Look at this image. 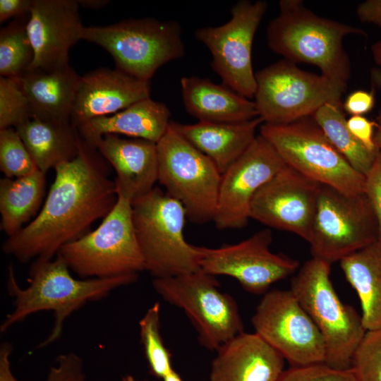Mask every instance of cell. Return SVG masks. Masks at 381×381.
<instances>
[{
	"label": "cell",
	"mask_w": 381,
	"mask_h": 381,
	"mask_svg": "<svg viewBox=\"0 0 381 381\" xmlns=\"http://www.w3.org/2000/svg\"><path fill=\"white\" fill-rule=\"evenodd\" d=\"M95 150L81 138L76 157L55 167V179L41 210L6 239L4 253L22 262L50 260L62 246L89 232L95 221L111 211L118 199L116 185Z\"/></svg>",
	"instance_id": "cell-1"
},
{
	"label": "cell",
	"mask_w": 381,
	"mask_h": 381,
	"mask_svg": "<svg viewBox=\"0 0 381 381\" xmlns=\"http://www.w3.org/2000/svg\"><path fill=\"white\" fill-rule=\"evenodd\" d=\"M61 256L50 260H34L30 267L28 286L17 282L13 265L8 267L6 287L13 298V308L0 326L5 333L29 315L40 311H52L54 322L49 334L37 348H43L60 339L65 321L86 303L107 296L116 289L135 282L138 275L112 278H74Z\"/></svg>",
	"instance_id": "cell-2"
},
{
	"label": "cell",
	"mask_w": 381,
	"mask_h": 381,
	"mask_svg": "<svg viewBox=\"0 0 381 381\" xmlns=\"http://www.w3.org/2000/svg\"><path fill=\"white\" fill-rule=\"evenodd\" d=\"M279 6V15L267 28L270 49L284 59L312 64L325 77L347 83L351 63L343 40L348 35H365L364 30L320 17L301 0H282Z\"/></svg>",
	"instance_id": "cell-3"
},
{
	"label": "cell",
	"mask_w": 381,
	"mask_h": 381,
	"mask_svg": "<svg viewBox=\"0 0 381 381\" xmlns=\"http://www.w3.org/2000/svg\"><path fill=\"white\" fill-rule=\"evenodd\" d=\"M330 270L331 264L312 258L295 272L289 290L323 337L324 363L337 370H348L367 331L361 315L339 298L330 279Z\"/></svg>",
	"instance_id": "cell-4"
},
{
	"label": "cell",
	"mask_w": 381,
	"mask_h": 381,
	"mask_svg": "<svg viewBox=\"0 0 381 381\" xmlns=\"http://www.w3.org/2000/svg\"><path fill=\"white\" fill-rule=\"evenodd\" d=\"M186 219L182 204L159 187L132 202V219L145 270L154 278L200 270V246L184 237Z\"/></svg>",
	"instance_id": "cell-5"
},
{
	"label": "cell",
	"mask_w": 381,
	"mask_h": 381,
	"mask_svg": "<svg viewBox=\"0 0 381 381\" xmlns=\"http://www.w3.org/2000/svg\"><path fill=\"white\" fill-rule=\"evenodd\" d=\"M181 34L177 21L143 18L85 27L82 40L108 52L116 68L150 81L160 67L185 55Z\"/></svg>",
	"instance_id": "cell-6"
},
{
	"label": "cell",
	"mask_w": 381,
	"mask_h": 381,
	"mask_svg": "<svg viewBox=\"0 0 381 381\" xmlns=\"http://www.w3.org/2000/svg\"><path fill=\"white\" fill-rule=\"evenodd\" d=\"M59 255L83 279L138 275L145 270L132 219V202L118 194L97 228L61 248Z\"/></svg>",
	"instance_id": "cell-7"
},
{
	"label": "cell",
	"mask_w": 381,
	"mask_h": 381,
	"mask_svg": "<svg viewBox=\"0 0 381 381\" xmlns=\"http://www.w3.org/2000/svg\"><path fill=\"white\" fill-rule=\"evenodd\" d=\"M260 135L284 163L320 184L346 194L364 193L365 176L332 145L312 116L290 123H263Z\"/></svg>",
	"instance_id": "cell-8"
},
{
	"label": "cell",
	"mask_w": 381,
	"mask_h": 381,
	"mask_svg": "<svg viewBox=\"0 0 381 381\" xmlns=\"http://www.w3.org/2000/svg\"><path fill=\"white\" fill-rule=\"evenodd\" d=\"M157 146L158 181L166 193L182 204L190 222H213L222 177L215 164L169 124Z\"/></svg>",
	"instance_id": "cell-9"
},
{
	"label": "cell",
	"mask_w": 381,
	"mask_h": 381,
	"mask_svg": "<svg viewBox=\"0 0 381 381\" xmlns=\"http://www.w3.org/2000/svg\"><path fill=\"white\" fill-rule=\"evenodd\" d=\"M152 286L169 304L186 313L198 333L200 344L210 351L243 332L234 298L219 289L215 276L201 270L189 274L154 278Z\"/></svg>",
	"instance_id": "cell-10"
},
{
	"label": "cell",
	"mask_w": 381,
	"mask_h": 381,
	"mask_svg": "<svg viewBox=\"0 0 381 381\" xmlns=\"http://www.w3.org/2000/svg\"><path fill=\"white\" fill-rule=\"evenodd\" d=\"M255 104L263 123L283 125L312 116L326 103H341L347 83L280 60L255 73Z\"/></svg>",
	"instance_id": "cell-11"
},
{
	"label": "cell",
	"mask_w": 381,
	"mask_h": 381,
	"mask_svg": "<svg viewBox=\"0 0 381 381\" xmlns=\"http://www.w3.org/2000/svg\"><path fill=\"white\" fill-rule=\"evenodd\" d=\"M377 240L376 218L364 193L350 195L320 185L307 241L313 258L332 265Z\"/></svg>",
	"instance_id": "cell-12"
},
{
	"label": "cell",
	"mask_w": 381,
	"mask_h": 381,
	"mask_svg": "<svg viewBox=\"0 0 381 381\" xmlns=\"http://www.w3.org/2000/svg\"><path fill=\"white\" fill-rule=\"evenodd\" d=\"M267 9L265 1L241 0L232 7L227 23L195 31V38L209 49L210 66L222 84L248 99L254 97L256 91L251 56L253 39Z\"/></svg>",
	"instance_id": "cell-13"
},
{
	"label": "cell",
	"mask_w": 381,
	"mask_h": 381,
	"mask_svg": "<svg viewBox=\"0 0 381 381\" xmlns=\"http://www.w3.org/2000/svg\"><path fill=\"white\" fill-rule=\"evenodd\" d=\"M251 323L255 332L291 366L325 363L323 337L290 290L272 289L263 294Z\"/></svg>",
	"instance_id": "cell-14"
},
{
	"label": "cell",
	"mask_w": 381,
	"mask_h": 381,
	"mask_svg": "<svg viewBox=\"0 0 381 381\" xmlns=\"http://www.w3.org/2000/svg\"><path fill=\"white\" fill-rule=\"evenodd\" d=\"M271 229H262L247 239L219 248L200 247V270L234 278L246 291L265 294L274 283L294 274L299 262L272 253Z\"/></svg>",
	"instance_id": "cell-15"
},
{
	"label": "cell",
	"mask_w": 381,
	"mask_h": 381,
	"mask_svg": "<svg viewBox=\"0 0 381 381\" xmlns=\"http://www.w3.org/2000/svg\"><path fill=\"white\" fill-rule=\"evenodd\" d=\"M286 164L260 134L222 174L213 222L219 230L242 229L248 222L251 201L258 190Z\"/></svg>",
	"instance_id": "cell-16"
},
{
	"label": "cell",
	"mask_w": 381,
	"mask_h": 381,
	"mask_svg": "<svg viewBox=\"0 0 381 381\" xmlns=\"http://www.w3.org/2000/svg\"><path fill=\"white\" fill-rule=\"evenodd\" d=\"M320 185L286 164L254 195L250 218L308 241Z\"/></svg>",
	"instance_id": "cell-17"
},
{
	"label": "cell",
	"mask_w": 381,
	"mask_h": 381,
	"mask_svg": "<svg viewBox=\"0 0 381 381\" xmlns=\"http://www.w3.org/2000/svg\"><path fill=\"white\" fill-rule=\"evenodd\" d=\"M77 0H33L26 28L34 51L29 70L70 66V49L82 40L85 26Z\"/></svg>",
	"instance_id": "cell-18"
},
{
	"label": "cell",
	"mask_w": 381,
	"mask_h": 381,
	"mask_svg": "<svg viewBox=\"0 0 381 381\" xmlns=\"http://www.w3.org/2000/svg\"><path fill=\"white\" fill-rule=\"evenodd\" d=\"M150 81L117 68H101L80 76L71 115L75 126L117 113L150 97Z\"/></svg>",
	"instance_id": "cell-19"
},
{
	"label": "cell",
	"mask_w": 381,
	"mask_h": 381,
	"mask_svg": "<svg viewBox=\"0 0 381 381\" xmlns=\"http://www.w3.org/2000/svg\"><path fill=\"white\" fill-rule=\"evenodd\" d=\"M95 149L114 169L117 194L132 202L150 192L158 181L157 143L144 139L107 134Z\"/></svg>",
	"instance_id": "cell-20"
},
{
	"label": "cell",
	"mask_w": 381,
	"mask_h": 381,
	"mask_svg": "<svg viewBox=\"0 0 381 381\" xmlns=\"http://www.w3.org/2000/svg\"><path fill=\"white\" fill-rule=\"evenodd\" d=\"M216 351L210 381H277L284 370L285 359L255 332H243Z\"/></svg>",
	"instance_id": "cell-21"
},
{
	"label": "cell",
	"mask_w": 381,
	"mask_h": 381,
	"mask_svg": "<svg viewBox=\"0 0 381 381\" xmlns=\"http://www.w3.org/2000/svg\"><path fill=\"white\" fill-rule=\"evenodd\" d=\"M170 116V110L164 103L149 97L117 113L92 119L76 128L85 143L94 149L107 134L123 135L157 143L167 131Z\"/></svg>",
	"instance_id": "cell-22"
},
{
	"label": "cell",
	"mask_w": 381,
	"mask_h": 381,
	"mask_svg": "<svg viewBox=\"0 0 381 381\" xmlns=\"http://www.w3.org/2000/svg\"><path fill=\"white\" fill-rule=\"evenodd\" d=\"M263 123L258 116L236 123L198 121L183 124L171 121L169 125L195 147L207 156L222 174L255 140L258 127Z\"/></svg>",
	"instance_id": "cell-23"
},
{
	"label": "cell",
	"mask_w": 381,
	"mask_h": 381,
	"mask_svg": "<svg viewBox=\"0 0 381 381\" xmlns=\"http://www.w3.org/2000/svg\"><path fill=\"white\" fill-rule=\"evenodd\" d=\"M180 84L185 109L198 121L236 123L259 116L253 101L223 84L195 75L182 77Z\"/></svg>",
	"instance_id": "cell-24"
},
{
	"label": "cell",
	"mask_w": 381,
	"mask_h": 381,
	"mask_svg": "<svg viewBox=\"0 0 381 381\" xmlns=\"http://www.w3.org/2000/svg\"><path fill=\"white\" fill-rule=\"evenodd\" d=\"M69 66L55 71L28 70L19 78L30 102L33 117L56 122H71L80 78Z\"/></svg>",
	"instance_id": "cell-25"
},
{
	"label": "cell",
	"mask_w": 381,
	"mask_h": 381,
	"mask_svg": "<svg viewBox=\"0 0 381 381\" xmlns=\"http://www.w3.org/2000/svg\"><path fill=\"white\" fill-rule=\"evenodd\" d=\"M37 169L46 174L76 157L80 136L71 122L32 117L15 128Z\"/></svg>",
	"instance_id": "cell-26"
},
{
	"label": "cell",
	"mask_w": 381,
	"mask_h": 381,
	"mask_svg": "<svg viewBox=\"0 0 381 381\" xmlns=\"http://www.w3.org/2000/svg\"><path fill=\"white\" fill-rule=\"evenodd\" d=\"M339 262L358 296L363 327L366 331L381 329V243L377 241Z\"/></svg>",
	"instance_id": "cell-27"
},
{
	"label": "cell",
	"mask_w": 381,
	"mask_h": 381,
	"mask_svg": "<svg viewBox=\"0 0 381 381\" xmlns=\"http://www.w3.org/2000/svg\"><path fill=\"white\" fill-rule=\"evenodd\" d=\"M40 170L18 178L0 180V229L8 237L19 231L40 208L46 178Z\"/></svg>",
	"instance_id": "cell-28"
},
{
	"label": "cell",
	"mask_w": 381,
	"mask_h": 381,
	"mask_svg": "<svg viewBox=\"0 0 381 381\" xmlns=\"http://www.w3.org/2000/svg\"><path fill=\"white\" fill-rule=\"evenodd\" d=\"M343 110L342 103H326L312 117L338 152L365 176L378 152L369 151L352 135Z\"/></svg>",
	"instance_id": "cell-29"
},
{
	"label": "cell",
	"mask_w": 381,
	"mask_h": 381,
	"mask_svg": "<svg viewBox=\"0 0 381 381\" xmlns=\"http://www.w3.org/2000/svg\"><path fill=\"white\" fill-rule=\"evenodd\" d=\"M29 16L16 18L0 31V75L20 78L34 59L26 25Z\"/></svg>",
	"instance_id": "cell-30"
},
{
	"label": "cell",
	"mask_w": 381,
	"mask_h": 381,
	"mask_svg": "<svg viewBox=\"0 0 381 381\" xmlns=\"http://www.w3.org/2000/svg\"><path fill=\"white\" fill-rule=\"evenodd\" d=\"M140 341L150 373L162 380L174 368L171 354L165 346L160 332V305L155 303L139 321Z\"/></svg>",
	"instance_id": "cell-31"
},
{
	"label": "cell",
	"mask_w": 381,
	"mask_h": 381,
	"mask_svg": "<svg viewBox=\"0 0 381 381\" xmlns=\"http://www.w3.org/2000/svg\"><path fill=\"white\" fill-rule=\"evenodd\" d=\"M33 117L19 78L0 76V130L16 128Z\"/></svg>",
	"instance_id": "cell-32"
},
{
	"label": "cell",
	"mask_w": 381,
	"mask_h": 381,
	"mask_svg": "<svg viewBox=\"0 0 381 381\" xmlns=\"http://www.w3.org/2000/svg\"><path fill=\"white\" fill-rule=\"evenodd\" d=\"M0 169L10 179L39 170L14 128L0 130Z\"/></svg>",
	"instance_id": "cell-33"
},
{
	"label": "cell",
	"mask_w": 381,
	"mask_h": 381,
	"mask_svg": "<svg viewBox=\"0 0 381 381\" xmlns=\"http://www.w3.org/2000/svg\"><path fill=\"white\" fill-rule=\"evenodd\" d=\"M351 368L357 381H381V329L366 332Z\"/></svg>",
	"instance_id": "cell-34"
},
{
	"label": "cell",
	"mask_w": 381,
	"mask_h": 381,
	"mask_svg": "<svg viewBox=\"0 0 381 381\" xmlns=\"http://www.w3.org/2000/svg\"><path fill=\"white\" fill-rule=\"evenodd\" d=\"M277 381H357L351 368L337 370L325 363L291 366Z\"/></svg>",
	"instance_id": "cell-35"
},
{
	"label": "cell",
	"mask_w": 381,
	"mask_h": 381,
	"mask_svg": "<svg viewBox=\"0 0 381 381\" xmlns=\"http://www.w3.org/2000/svg\"><path fill=\"white\" fill-rule=\"evenodd\" d=\"M46 381H85L82 359L74 353L59 355Z\"/></svg>",
	"instance_id": "cell-36"
},
{
	"label": "cell",
	"mask_w": 381,
	"mask_h": 381,
	"mask_svg": "<svg viewBox=\"0 0 381 381\" xmlns=\"http://www.w3.org/2000/svg\"><path fill=\"white\" fill-rule=\"evenodd\" d=\"M364 193L373 207L378 229V241L381 243V153L377 152L373 164L365 175Z\"/></svg>",
	"instance_id": "cell-37"
},
{
	"label": "cell",
	"mask_w": 381,
	"mask_h": 381,
	"mask_svg": "<svg viewBox=\"0 0 381 381\" xmlns=\"http://www.w3.org/2000/svg\"><path fill=\"white\" fill-rule=\"evenodd\" d=\"M347 126L352 135L369 151L377 152L374 140L376 121L363 116H352L346 120Z\"/></svg>",
	"instance_id": "cell-38"
},
{
	"label": "cell",
	"mask_w": 381,
	"mask_h": 381,
	"mask_svg": "<svg viewBox=\"0 0 381 381\" xmlns=\"http://www.w3.org/2000/svg\"><path fill=\"white\" fill-rule=\"evenodd\" d=\"M373 91L356 90L349 94L343 104V109L352 116H362L373 108Z\"/></svg>",
	"instance_id": "cell-39"
},
{
	"label": "cell",
	"mask_w": 381,
	"mask_h": 381,
	"mask_svg": "<svg viewBox=\"0 0 381 381\" xmlns=\"http://www.w3.org/2000/svg\"><path fill=\"white\" fill-rule=\"evenodd\" d=\"M33 0H0V22L30 15Z\"/></svg>",
	"instance_id": "cell-40"
},
{
	"label": "cell",
	"mask_w": 381,
	"mask_h": 381,
	"mask_svg": "<svg viewBox=\"0 0 381 381\" xmlns=\"http://www.w3.org/2000/svg\"><path fill=\"white\" fill-rule=\"evenodd\" d=\"M361 21L381 27V0H367L361 3L356 9Z\"/></svg>",
	"instance_id": "cell-41"
},
{
	"label": "cell",
	"mask_w": 381,
	"mask_h": 381,
	"mask_svg": "<svg viewBox=\"0 0 381 381\" xmlns=\"http://www.w3.org/2000/svg\"><path fill=\"white\" fill-rule=\"evenodd\" d=\"M12 345L4 342L0 347V381H20L12 373L10 357Z\"/></svg>",
	"instance_id": "cell-42"
},
{
	"label": "cell",
	"mask_w": 381,
	"mask_h": 381,
	"mask_svg": "<svg viewBox=\"0 0 381 381\" xmlns=\"http://www.w3.org/2000/svg\"><path fill=\"white\" fill-rule=\"evenodd\" d=\"M79 6L85 8L99 10L109 4V0H77Z\"/></svg>",
	"instance_id": "cell-43"
},
{
	"label": "cell",
	"mask_w": 381,
	"mask_h": 381,
	"mask_svg": "<svg viewBox=\"0 0 381 381\" xmlns=\"http://www.w3.org/2000/svg\"><path fill=\"white\" fill-rule=\"evenodd\" d=\"M375 121L376 127L374 132L373 140L377 150L381 153V109Z\"/></svg>",
	"instance_id": "cell-44"
},
{
	"label": "cell",
	"mask_w": 381,
	"mask_h": 381,
	"mask_svg": "<svg viewBox=\"0 0 381 381\" xmlns=\"http://www.w3.org/2000/svg\"><path fill=\"white\" fill-rule=\"evenodd\" d=\"M370 80L373 87L381 90V68H373L370 71Z\"/></svg>",
	"instance_id": "cell-45"
},
{
	"label": "cell",
	"mask_w": 381,
	"mask_h": 381,
	"mask_svg": "<svg viewBox=\"0 0 381 381\" xmlns=\"http://www.w3.org/2000/svg\"><path fill=\"white\" fill-rule=\"evenodd\" d=\"M372 54L375 62L381 68V40L372 46Z\"/></svg>",
	"instance_id": "cell-46"
},
{
	"label": "cell",
	"mask_w": 381,
	"mask_h": 381,
	"mask_svg": "<svg viewBox=\"0 0 381 381\" xmlns=\"http://www.w3.org/2000/svg\"><path fill=\"white\" fill-rule=\"evenodd\" d=\"M164 381H183L179 374H178L174 370L169 373L164 379Z\"/></svg>",
	"instance_id": "cell-47"
},
{
	"label": "cell",
	"mask_w": 381,
	"mask_h": 381,
	"mask_svg": "<svg viewBox=\"0 0 381 381\" xmlns=\"http://www.w3.org/2000/svg\"><path fill=\"white\" fill-rule=\"evenodd\" d=\"M121 381H140L131 375H126L123 377Z\"/></svg>",
	"instance_id": "cell-48"
}]
</instances>
